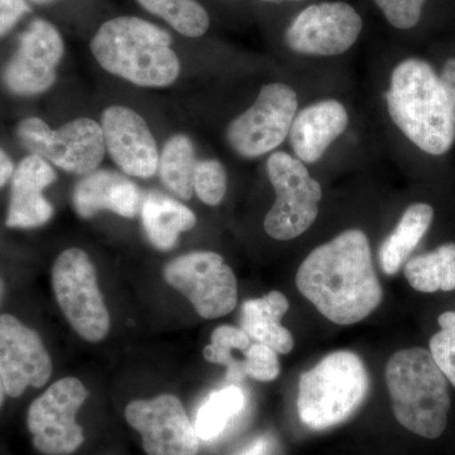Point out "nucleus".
<instances>
[{
	"instance_id": "nucleus-29",
	"label": "nucleus",
	"mask_w": 455,
	"mask_h": 455,
	"mask_svg": "<svg viewBox=\"0 0 455 455\" xmlns=\"http://www.w3.org/2000/svg\"><path fill=\"white\" fill-rule=\"evenodd\" d=\"M244 353V362H242L244 374L262 382L277 379L281 371L277 352L265 344L257 343L251 344Z\"/></svg>"
},
{
	"instance_id": "nucleus-32",
	"label": "nucleus",
	"mask_w": 455,
	"mask_h": 455,
	"mask_svg": "<svg viewBox=\"0 0 455 455\" xmlns=\"http://www.w3.org/2000/svg\"><path fill=\"white\" fill-rule=\"evenodd\" d=\"M28 12L26 0H0V37Z\"/></svg>"
},
{
	"instance_id": "nucleus-2",
	"label": "nucleus",
	"mask_w": 455,
	"mask_h": 455,
	"mask_svg": "<svg viewBox=\"0 0 455 455\" xmlns=\"http://www.w3.org/2000/svg\"><path fill=\"white\" fill-rule=\"evenodd\" d=\"M388 113L400 131L427 154H447L455 121L447 92L427 62L409 59L396 66L387 94Z\"/></svg>"
},
{
	"instance_id": "nucleus-40",
	"label": "nucleus",
	"mask_w": 455,
	"mask_h": 455,
	"mask_svg": "<svg viewBox=\"0 0 455 455\" xmlns=\"http://www.w3.org/2000/svg\"><path fill=\"white\" fill-rule=\"evenodd\" d=\"M3 296H4V283L0 280V301H2Z\"/></svg>"
},
{
	"instance_id": "nucleus-12",
	"label": "nucleus",
	"mask_w": 455,
	"mask_h": 455,
	"mask_svg": "<svg viewBox=\"0 0 455 455\" xmlns=\"http://www.w3.org/2000/svg\"><path fill=\"white\" fill-rule=\"evenodd\" d=\"M125 420L139 431L147 455H197L199 436L181 401L173 395L134 400Z\"/></svg>"
},
{
	"instance_id": "nucleus-22",
	"label": "nucleus",
	"mask_w": 455,
	"mask_h": 455,
	"mask_svg": "<svg viewBox=\"0 0 455 455\" xmlns=\"http://www.w3.org/2000/svg\"><path fill=\"white\" fill-rule=\"evenodd\" d=\"M434 209L429 204L416 203L406 209L397 227L379 248V265L386 275H396L433 223Z\"/></svg>"
},
{
	"instance_id": "nucleus-16",
	"label": "nucleus",
	"mask_w": 455,
	"mask_h": 455,
	"mask_svg": "<svg viewBox=\"0 0 455 455\" xmlns=\"http://www.w3.org/2000/svg\"><path fill=\"white\" fill-rule=\"evenodd\" d=\"M101 130L108 152L125 173L148 179L157 172V145L140 114L125 107L108 108L101 118Z\"/></svg>"
},
{
	"instance_id": "nucleus-21",
	"label": "nucleus",
	"mask_w": 455,
	"mask_h": 455,
	"mask_svg": "<svg viewBox=\"0 0 455 455\" xmlns=\"http://www.w3.org/2000/svg\"><path fill=\"white\" fill-rule=\"evenodd\" d=\"M140 215L147 236L161 251L172 250L178 244L179 235L196 226L193 211L158 193L147 194Z\"/></svg>"
},
{
	"instance_id": "nucleus-18",
	"label": "nucleus",
	"mask_w": 455,
	"mask_h": 455,
	"mask_svg": "<svg viewBox=\"0 0 455 455\" xmlns=\"http://www.w3.org/2000/svg\"><path fill=\"white\" fill-rule=\"evenodd\" d=\"M347 125L348 113L343 104L337 100L319 101L293 118L290 145L301 163H317Z\"/></svg>"
},
{
	"instance_id": "nucleus-19",
	"label": "nucleus",
	"mask_w": 455,
	"mask_h": 455,
	"mask_svg": "<svg viewBox=\"0 0 455 455\" xmlns=\"http://www.w3.org/2000/svg\"><path fill=\"white\" fill-rule=\"evenodd\" d=\"M74 206L82 218L110 211L124 218H134L142 209L140 188L130 180L109 171H94L75 187Z\"/></svg>"
},
{
	"instance_id": "nucleus-17",
	"label": "nucleus",
	"mask_w": 455,
	"mask_h": 455,
	"mask_svg": "<svg viewBox=\"0 0 455 455\" xmlns=\"http://www.w3.org/2000/svg\"><path fill=\"white\" fill-rule=\"evenodd\" d=\"M56 180V172L37 155L26 157L12 176L11 200L7 220L9 228H37L52 218L53 208L44 196V190Z\"/></svg>"
},
{
	"instance_id": "nucleus-14",
	"label": "nucleus",
	"mask_w": 455,
	"mask_h": 455,
	"mask_svg": "<svg viewBox=\"0 0 455 455\" xmlns=\"http://www.w3.org/2000/svg\"><path fill=\"white\" fill-rule=\"evenodd\" d=\"M51 373L52 362L40 335L13 315H0V376L8 396L42 387Z\"/></svg>"
},
{
	"instance_id": "nucleus-31",
	"label": "nucleus",
	"mask_w": 455,
	"mask_h": 455,
	"mask_svg": "<svg viewBox=\"0 0 455 455\" xmlns=\"http://www.w3.org/2000/svg\"><path fill=\"white\" fill-rule=\"evenodd\" d=\"M429 347L434 361L455 387V325L443 326L431 338Z\"/></svg>"
},
{
	"instance_id": "nucleus-36",
	"label": "nucleus",
	"mask_w": 455,
	"mask_h": 455,
	"mask_svg": "<svg viewBox=\"0 0 455 455\" xmlns=\"http://www.w3.org/2000/svg\"><path fill=\"white\" fill-rule=\"evenodd\" d=\"M440 328L447 325H455V311H447L438 317Z\"/></svg>"
},
{
	"instance_id": "nucleus-35",
	"label": "nucleus",
	"mask_w": 455,
	"mask_h": 455,
	"mask_svg": "<svg viewBox=\"0 0 455 455\" xmlns=\"http://www.w3.org/2000/svg\"><path fill=\"white\" fill-rule=\"evenodd\" d=\"M14 173L13 163L7 154L0 149V188L4 187L5 184L12 179Z\"/></svg>"
},
{
	"instance_id": "nucleus-39",
	"label": "nucleus",
	"mask_w": 455,
	"mask_h": 455,
	"mask_svg": "<svg viewBox=\"0 0 455 455\" xmlns=\"http://www.w3.org/2000/svg\"><path fill=\"white\" fill-rule=\"evenodd\" d=\"M28 2L36 3V4H46V3L55 2V0H28Z\"/></svg>"
},
{
	"instance_id": "nucleus-26",
	"label": "nucleus",
	"mask_w": 455,
	"mask_h": 455,
	"mask_svg": "<svg viewBox=\"0 0 455 455\" xmlns=\"http://www.w3.org/2000/svg\"><path fill=\"white\" fill-rule=\"evenodd\" d=\"M146 11L160 17L187 37L205 35L211 25L208 12L196 0H137Z\"/></svg>"
},
{
	"instance_id": "nucleus-5",
	"label": "nucleus",
	"mask_w": 455,
	"mask_h": 455,
	"mask_svg": "<svg viewBox=\"0 0 455 455\" xmlns=\"http://www.w3.org/2000/svg\"><path fill=\"white\" fill-rule=\"evenodd\" d=\"M370 377L363 361L349 350H337L302 373L298 412L313 430L337 427L366 400Z\"/></svg>"
},
{
	"instance_id": "nucleus-3",
	"label": "nucleus",
	"mask_w": 455,
	"mask_h": 455,
	"mask_svg": "<svg viewBox=\"0 0 455 455\" xmlns=\"http://www.w3.org/2000/svg\"><path fill=\"white\" fill-rule=\"evenodd\" d=\"M170 33L137 17L104 23L92 37V55L108 73L145 88H164L178 79L180 61Z\"/></svg>"
},
{
	"instance_id": "nucleus-33",
	"label": "nucleus",
	"mask_w": 455,
	"mask_h": 455,
	"mask_svg": "<svg viewBox=\"0 0 455 455\" xmlns=\"http://www.w3.org/2000/svg\"><path fill=\"white\" fill-rule=\"evenodd\" d=\"M440 82L444 86L449 104H451V113L455 121V59L448 60L443 68L442 75H440Z\"/></svg>"
},
{
	"instance_id": "nucleus-15",
	"label": "nucleus",
	"mask_w": 455,
	"mask_h": 455,
	"mask_svg": "<svg viewBox=\"0 0 455 455\" xmlns=\"http://www.w3.org/2000/svg\"><path fill=\"white\" fill-rule=\"evenodd\" d=\"M64 41L56 27L33 20L20 37V47L4 71V83L17 95H37L56 80V68L64 55Z\"/></svg>"
},
{
	"instance_id": "nucleus-11",
	"label": "nucleus",
	"mask_w": 455,
	"mask_h": 455,
	"mask_svg": "<svg viewBox=\"0 0 455 455\" xmlns=\"http://www.w3.org/2000/svg\"><path fill=\"white\" fill-rule=\"evenodd\" d=\"M296 110L295 90L284 84H268L260 89L253 106L230 123L228 142L242 157L268 154L289 136Z\"/></svg>"
},
{
	"instance_id": "nucleus-30",
	"label": "nucleus",
	"mask_w": 455,
	"mask_h": 455,
	"mask_svg": "<svg viewBox=\"0 0 455 455\" xmlns=\"http://www.w3.org/2000/svg\"><path fill=\"white\" fill-rule=\"evenodd\" d=\"M386 20L398 29H409L420 20L425 0H373Z\"/></svg>"
},
{
	"instance_id": "nucleus-4",
	"label": "nucleus",
	"mask_w": 455,
	"mask_h": 455,
	"mask_svg": "<svg viewBox=\"0 0 455 455\" xmlns=\"http://www.w3.org/2000/svg\"><path fill=\"white\" fill-rule=\"evenodd\" d=\"M385 377L398 423L423 438H439L447 427L451 395L430 350L418 347L395 353Z\"/></svg>"
},
{
	"instance_id": "nucleus-8",
	"label": "nucleus",
	"mask_w": 455,
	"mask_h": 455,
	"mask_svg": "<svg viewBox=\"0 0 455 455\" xmlns=\"http://www.w3.org/2000/svg\"><path fill=\"white\" fill-rule=\"evenodd\" d=\"M88 398L80 379L65 377L36 398L27 414V427L35 448L44 455H71L85 435L76 415Z\"/></svg>"
},
{
	"instance_id": "nucleus-9",
	"label": "nucleus",
	"mask_w": 455,
	"mask_h": 455,
	"mask_svg": "<svg viewBox=\"0 0 455 455\" xmlns=\"http://www.w3.org/2000/svg\"><path fill=\"white\" fill-rule=\"evenodd\" d=\"M18 137L32 155L77 175L94 172L106 155L103 130L92 119H75L53 131L42 119L28 118L18 127Z\"/></svg>"
},
{
	"instance_id": "nucleus-24",
	"label": "nucleus",
	"mask_w": 455,
	"mask_h": 455,
	"mask_svg": "<svg viewBox=\"0 0 455 455\" xmlns=\"http://www.w3.org/2000/svg\"><path fill=\"white\" fill-rule=\"evenodd\" d=\"M196 148L187 136L178 134L164 145L158 161L161 181L180 199H191L196 170Z\"/></svg>"
},
{
	"instance_id": "nucleus-23",
	"label": "nucleus",
	"mask_w": 455,
	"mask_h": 455,
	"mask_svg": "<svg viewBox=\"0 0 455 455\" xmlns=\"http://www.w3.org/2000/svg\"><path fill=\"white\" fill-rule=\"evenodd\" d=\"M405 277L416 291L433 293L455 290V244L440 245L430 253L409 259Z\"/></svg>"
},
{
	"instance_id": "nucleus-1",
	"label": "nucleus",
	"mask_w": 455,
	"mask_h": 455,
	"mask_svg": "<svg viewBox=\"0 0 455 455\" xmlns=\"http://www.w3.org/2000/svg\"><path fill=\"white\" fill-rule=\"evenodd\" d=\"M296 286L322 315L339 325L357 324L383 298L370 241L359 229L315 248L301 263Z\"/></svg>"
},
{
	"instance_id": "nucleus-6",
	"label": "nucleus",
	"mask_w": 455,
	"mask_h": 455,
	"mask_svg": "<svg viewBox=\"0 0 455 455\" xmlns=\"http://www.w3.org/2000/svg\"><path fill=\"white\" fill-rule=\"evenodd\" d=\"M52 287L60 309L83 339L98 343L107 337L109 311L88 254L79 248L60 254L52 268Z\"/></svg>"
},
{
	"instance_id": "nucleus-37",
	"label": "nucleus",
	"mask_w": 455,
	"mask_h": 455,
	"mask_svg": "<svg viewBox=\"0 0 455 455\" xmlns=\"http://www.w3.org/2000/svg\"><path fill=\"white\" fill-rule=\"evenodd\" d=\"M5 395H7V391H5L4 382H3L2 376H0V407L4 403Z\"/></svg>"
},
{
	"instance_id": "nucleus-20",
	"label": "nucleus",
	"mask_w": 455,
	"mask_h": 455,
	"mask_svg": "<svg viewBox=\"0 0 455 455\" xmlns=\"http://www.w3.org/2000/svg\"><path fill=\"white\" fill-rule=\"evenodd\" d=\"M289 307V300L280 291L244 301L241 309V328L250 338L268 346L278 355H287L293 348V338L280 322Z\"/></svg>"
},
{
	"instance_id": "nucleus-34",
	"label": "nucleus",
	"mask_w": 455,
	"mask_h": 455,
	"mask_svg": "<svg viewBox=\"0 0 455 455\" xmlns=\"http://www.w3.org/2000/svg\"><path fill=\"white\" fill-rule=\"evenodd\" d=\"M271 451V442L266 436H259L251 442L247 447L236 451L235 455H269Z\"/></svg>"
},
{
	"instance_id": "nucleus-25",
	"label": "nucleus",
	"mask_w": 455,
	"mask_h": 455,
	"mask_svg": "<svg viewBox=\"0 0 455 455\" xmlns=\"http://www.w3.org/2000/svg\"><path fill=\"white\" fill-rule=\"evenodd\" d=\"M244 405L245 395L238 386L230 385L212 392L196 414L194 427L199 439L209 442L218 438L230 421L241 414Z\"/></svg>"
},
{
	"instance_id": "nucleus-10",
	"label": "nucleus",
	"mask_w": 455,
	"mask_h": 455,
	"mask_svg": "<svg viewBox=\"0 0 455 455\" xmlns=\"http://www.w3.org/2000/svg\"><path fill=\"white\" fill-rule=\"evenodd\" d=\"M164 277L188 299L204 319H218L235 309V275L220 254L191 252L180 256L164 266Z\"/></svg>"
},
{
	"instance_id": "nucleus-27",
	"label": "nucleus",
	"mask_w": 455,
	"mask_h": 455,
	"mask_svg": "<svg viewBox=\"0 0 455 455\" xmlns=\"http://www.w3.org/2000/svg\"><path fill=\"white\" fill-rule=\"evenodd\" d=\"M251 346L250 335L243 329L221 325L212 334V343L204 348V358L211 363L228 367V379H241L244 376L242 363L232 357V350L245 352Z\"/></svg>"
},
{
	"instance_id": "nucleus-13",
	"label": "nucleus",
	"mask_w": 455,
	"mask_h": 455,
	"mask_svg": "<svg viewBox=\"0 0 455 455\" xmlns=\"http://www.w3.org/2000/svg\"><path fill=\"white\" fill-rule=\"evenodd\" d=\"M362 18L343 2L310 5L293 20L284 41L293 52L337 56L348 51L362 32Z\"/></svg>"
},
{
	"instance_id": "nucleus-38",
	"label": "nucleus",
	"mask_w": 455,
	"mask_h": 455,
	"mask_svg": "<svg viewBox=\"0 0 455 455\" xmlns=\"http://www.w3.org/2000/svg\"><path fill=\"white\" fill-rule=\"evenodd\" d=\"M262 2L274 3V4H280V3L283 2H300V0H262Z\"/></svg>"
},
{
	"instance_id": "nucleus-28",
	"label": "nucleus",
	"mask_w": 455,
	"mask_h": 455,
	"mask_svg": "<svg viewBox=\"0 0 455 455\" xmlns=\"http://www.w3.org/2000/svg\"><path fill=\"white\" fill-rule=\"evenodd\" d=\"M194 191L206 205L215 206L221 203L226 196L227 173L220 161L205 160L197 163Z\"/></svg>"
},
{
	"instance_id": "nucleus-7",
	"label": "nucleus",
	"mask_w": 455,
	"mask_h": 455,
	"mask_svg": "<svg viewBox=\"0 0 455 455\" xmlns=\"http://www.w3.org/2000/svg\"><path fill=\"white\" fill-rule=\"evenodd\" d=\"M269 181L276 202L265 220V230L277 241H290L315 221L323 190L299 158L275 152L267 161Z\"/></svg>"
}]
</instances>
